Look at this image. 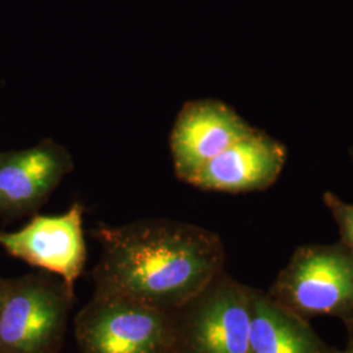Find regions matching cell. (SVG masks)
I'll return each instance as SVG.
<instances>
[{
    "instance_id": "obj_1",
    "label": "cell",
    "mask_w": 353,
    "mask_h": 353,
    "mask_svg": "<svg viewBox=\"0 0 353 353\" xmlns=\"http://www.w3.org/2000/svg\"><path fill=\"white\" fill-rule=\"evenodd\" d=\"M101 245L94 294L126 297L176 312L225 271L221 239L205 228L170 219H143L92 230Z\"/></svg>"
},
{
    "instance_id": "obj_2",
    "label": "cell",
    "mask_w": 353,
    "mask_h": 353,
    "mask_svg": "<svg viewBox=\"0 0 353 353\" xmlns=\"http://www.w3.org/2000/svg\"><path fill=\"white\" fill-rule=\"evenodd\" d=\"M265 293L305 321L336 318L353 336V254L341 241L297 248Z\"/></svg>"
},
{
    "instance_id": "obj_3",
    "label": "cell",
    "mask_w": 353,
    "mask_h": 353,
    "mask_svg": "<svg viewBox=\"0 0 353 353\" xmlns=\"http://www.w3.org/2000/svg\"><path fill=\"white\" fill-rule=\"evenodd\" d=\"M74 290L39 271L7 279L0 306V353H59Z\"/></svg>"
},
{
    "instance_id": "obj_4",
    "label": "cell",
    "mask_w": 353,
    "mask_h": 353,
    "mask_svg": "<svg viewBox=\"0 0 353 353\" xmlns=\"http://www.w3.org/2000/svg\"><path fill=\"white\" fill-rule=\"evenodd\" d=\"M174 312L126 297L94 294L75 316L81 353H172Z\"/></svg>"
},
{
    "instance_id": "obj_5",
    "label": "cell",
    "mask_w": 353,
    "mask_h": 353,
    "mask_svg": "<svg viewBox=\"0 0 353 353\" xmlns=\"http://www.w3.org/2000/svg\"><path fill=\"white\" fill-rule=\"evenodd\" d=\"M254 288L227 271L174 312L173 353H249Z\"/></svg>"
},
{
    "instance_id": "obj_6",
    "label": "cell",
    "mask_w": 353,
    "mask_h": 353,
    "mask_svg": "<svg viewBox=\"0 0 353 353\" xmlns=\"http://www.w3.org/2000/svg\"><path fill=\"white\" fill-rule=\"evenodd\" d=\"M84 205L76 202L61 214H34L24 227L0 232V248L13 258L50 272L74 290L87 262Z\"/></svg>"
},
{
    "instance_id": "obj_7",
    "label": "cell",
    "mask_w": 353,
    "mask_h": 353,
    "mask_svg": "<svg viewBox=\"0 0 353 353\" xmlns=\"http://www.w3.org/2000/svg\"><path fill=\"white\" fill-rule=\"evenodd\" d=\"M74 169L70 151L52 139L20 151L0 152V217L34 216Z\"/></svg>"
},
{
    "instance_id": "obj_8",
    "label": "cell",
    "mask_w": 353,
    "mask_h": 353,
    "mask_svg": "<svg viewBox=\"0 0 353 353\" xmlns=\"http://www.w3.org/2000/svg\"><path fill=\"white\" fill-rule=\"evenodd\" d=\"M252 130L254 127L224 102L212 99L186 102L170 134L176 176L189 183L204 165Z\"/></svg>"
},
{
    "instance_id": "obj_9",
    "label": "cell",
    "mask_w": 353,
    "mask_h": 353,
    "mask_svg": "<svg viewBox=\"0 0 353 353\" xmlns=\"http://www.w3.org/2000/svg\"><path fill=\"white\" fill-rule=\"evenodd\" d=\"M287 150L254 128L192 176L189 185L204 191L242 194L271 188L283 172Z\"/></svg>"
},
{
    "instance_id": "obj_10",
    "label": "cell",
    "mask_w": 353,
    "mask_h": 353,
    "mask_svg": "<svg viewBox=\"0 0 353 353\" xmlns=\"http://www.w3.org/2000/svg\"><path fill=\"white\" fill-rule=\"evenodd\" d=\"M332 350L309 321L272 301L265 292L252 290L249 353H328Z\"/></svg>"
},
{
    "instance_id": "obj_11",
    "label": "cell",
    "mask_w": 353,
    "mask_h": 353,
    "mask_svg": "<svg viewBox=\"0 0 353 353\" xmlns=\"http://www.w3.org/2000/svg\"><path fill=\"white\" fill-rule=\"evenodd\" d=\"M323 203L338 225L341 243L353 254V204L341 201L331 191L323 194Z\"/></svg>"
},
{
    "instance_id": "obj_12",
    "label": "cell",
    "mask_w": 353,
    "mask_h": 353,
    "mask_svg": "<svg viewBox=\"0 0 353 353\" xmlns=\"http://www.w3.org/2000/svg\"><path fill=\"white\" fill-rule=\"evenodd\" d=\"M328 353H353V336H348V343H347V347H345L343 351H339V350L334 348L331 352Z\"/></svg>"
},
{
    "instance_id": "obj_13",
    "label": "cell",
    "mask_w": 353,
    "mask_h": 353,
    "mask_svg": "<svg viewBox=\"0 0 353 353\" xmlns=\"http://www.w3.org/2000/svg\"><path fill=\"white\" fill-rule=\"evenodd\" d=\"M6 285H7V279L3 278L0 274V306L3 303V297H4V292H6Z\"/></svg>"
},
{
    "instance_id": "obj_14",
    "label": "cell",
    "mask_w": 353,
    "mask_h": 353,
    "mask_svg": "<svg viewBox=\"0 0 353 353\" xmlns=\"http://www.w3.org/2000/svg\"><path fill=\"white\" fill-rule=\"evenodd\" d=\"M350 154H351V157H352V161H353V147L350 150Z\"/></svg>"
},
{
    "instance_id": "obj_15",
    "label": "cell",
    "mask_w": 353,
    "mask_h": 353,
    "mask_svg": "<svg viewBox=\"0 0 353 353\" xmlns=\"http://www.w3.org/2000/svg\"><path fill=\"white\" fill-rule=\"evenodd\" d=\"M172 353H173V352H172Z\"/></svg>"
}]
</instances>
